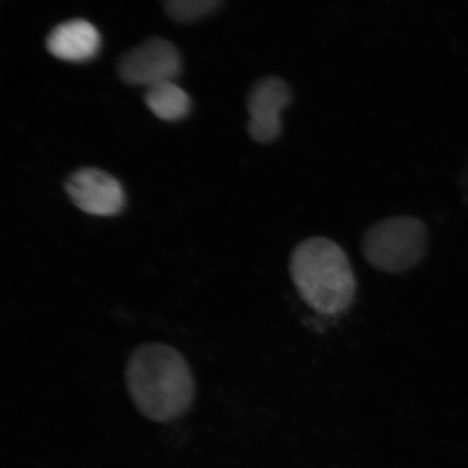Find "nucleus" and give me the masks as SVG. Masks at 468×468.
Listing matches in <instances>:
<instances>
[{
  "instance_id": "1",
  "label": "nucleus",
  "mask_w": 468,
  "mask_h": 468,
  "mask_svg": "<svg viewBox=\"0 0 468 468\" xmlns=\"http://www.w3.org/2000/svg\"><path fill=\"white\" fill-rule=\"evenodd\" d=\"M125 379L134 407L152 422L180 418L195 400L196 384L188 362L167 345L152 343L134 349Z\"/></svg>"
},
{
  "instance_id": "2",
  "label": "nucleus",
  "mask_w": 468,
  "mask_h": 468,
  "mask_svg": "<svg viewBox=\"0 0 468 468\" xmlns=\"http://www.w3.org/2000/svg\"><path fill=\"white\" fill-rule=\"evenodd\" d=\"M290 276L298 294L310 308L337 315L353 305L356 280L341 245L324 237L303 239L290 257Z\"/></svg>"
},
{
  "instance_id": "3",
  "label": "nucleus",
  "mask_w": 468,
  "mask_h": 468,
  "mask_svg": "<svg viewBox=\"0 0 468 468\" xmlns=\"http://www.w3.org/2000/svg\"><path fill=\"white\" fill-rule=\"evenodd\" d=\"M429 231L413 216L380 219L366 231L361 250L368 265L385 273L411 271L423 261Z\"/></svg>"
},
{
  "instance_id": "4",
  "label": "nucleus",
  "mask_w": 468,
  "mask_h": 468,
  "mask_svg": "<svg viewBox=\"0 0 468 468\" xmlns=\"http://www.w3.org/2000/svg\"><path fill=\"white\" fill-rule=\"evenodd\" d=\"M117 72L128 85L149 88L178 78L181 57L168 40L151 37L122 56Z\"/></svg>"
},
{
  "instance_id": "5",
  "label": "nucleus",
  "mask_w": 468,
  "mask_h": 468,
  "mask_svg": "<svg viewBox=\"0 0 468 468\" xmlns=\"http://www.w3.org/2000/svg\"><path fill=\"white\" fill-rule=\"evenodd\" d=\"M69 200L88 215L113 218L125 207L126 197L120 181L99 168L83 167L64 184Z\"/></svg>"
},
{
  "instance_id": "6",
  "label": "nucleus",
  "mask_w": 468,
  "mask_h": 468,
  "mask_svg": "<svg viewBox=\"0 0 468 468\" xmlns=\"http://www.w3.org/2000/svg\"><path fill=\"white\" fill-rule=\"evenodd\" d=\"M292 101L288 83L276 76L261 79L251 88L248 101V132L259 144H271L282 133L281 113Z\"/></svg>"
},
{
  "instance_id": "7",
  "label": "nucleus",
  "mask_w": 468,
  "mask_h": 468,
  "mask_svg": "<svg viewBox=\"0 0 468 468\" xmlns=\"http://www.w3.org/2000/svg\"><path fill=\"white\" fill-rule=\"evenodd\" d=\"M49 54L62 61L81 63L92 60L101 48V37L97 27L84 19L61 23L46 39Z\"/></svg>"
},
{
  "instance_id": "8",
  "label": "nucleus",
  "mask_w": 468,
  "mask_h": 468,
  "mask_svg": "<svg viewBox=\"0 0 468 468\" xmlns=\"http://www.w3.org/2000/svg\"><path fill=\"white\" fill-rule=\"evenodd\" d=\"M144 101L152 113L166 122L184 119L191 109L188 93L174 81H164L146 88Z\"/></svg>"
},
{
  "instance_id": "9",
  "label": "nucleus",
  "mask_w": 468,
  "mask_h": 468,
  "mask_svg": "<svg viewBox=\"0 0 468 468\" xmlns=\"http://www.w3.org/2000/svg\"><path fill=\"white\" fill-rule=\"evenodd\" d=\"M222 0H162L164 10L178 23H190L210 16L220 7Z\"/></svg>"
}]
</instances>
